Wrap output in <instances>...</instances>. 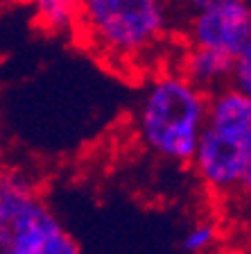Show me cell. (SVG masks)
Masks as SVG:
<instances>
[{
  "mask_svg": "<svg viewBox=\"0 0 251 254\" xmlns=\"http://www.w3.org/2000/svg\"><path fill=\"white\" fill-rule=\"evenodd\" d=\"M208 95L195 89L177 70L147 82L136 109V132L154 157L190 164L206 127Z\"/></svg>",
  "mask_w": 251,
  "mask_h": 254,
  "instance_id": "cell-1",
  "label": "cell"
},
{
  "mask_svg": "<svg viewBox=\"0 0 251 254\" xmlns=\"http://www.w3.org/2000/svg\"><path fill=\"white\" fill-rule=\"evenodd\" d=\"M170 18V0H77L75 34L111 66H125L161 46Z\"/></svg>",
  "mask_w": 251,
  "mask_h": 254,
  "instance_id": "cell-2",
  "label": "cell"
},
{
  "mask_svg": "<svg viewBox=\"0 0 251 254\" xmlns=\"http://www.w3.org/2000/svg\"><path fill=\"white\" fill-rule=\"evenodd\" d=\"M249 154L251 141L204 127L190 166H193L197 180L210 193L224 195V193H233L242 186Z\"/></svg>",
  "mask_w": 251,
  "mask_h": 254,
  "instance_id": "cell-3",
  "label": "cell"
},
{
  "mask_svg": "<svg viewBox=\"0 0 251 254\" xmlns=\"http://www.w3.org/2000/svg\"><path fill=\"white\" fill-rule=\"evenodd\" d=\"M186 41L236 59L251 41V2L222 0L186 21Z\"/></svg>",
  "mask_w": 251,
  "mask_h": 254,
  "instance_id": "cell-4",
  "label": "cell"
},
{
  "mask_svg": "<svg viewBox=\"0 0 251 254\" xmlns=\"http://www.w3.org/2000/svg\"><path fill=\"white\" fill-rule=\"evenodd\" d=\"M48 209L37 180L21 168H0V254Z\"/></svg>",
  "mask_w": 251,
  "mask_h": 254,
  "instance_id": "cell-5",
  "label": "cell"
},
{
  "mask_svg": "<svg viewBox=\"0 0 251 254\" xmlns=\"http://www.w3.org/2000/svg\"><path fill=\"white\" fill-rule=\"evenodd\" d=\"M2 254H82V250L48 206Z\"/></svg>",
  "mask_w": 251,
  "mask_h": 254,
  "instance_id": "cell-6",
  "label": "cell"
},
{
  "mask_svg": "<svg viewBox=\"0 0 251 254\" xmlns=\"http://www.w3.org/2000/svg\"><path fill=\"white\" fill-rule=\"evenodd\" d=\"M177 73H181L195 89L210 95L231 84L233 57L215 53V50H206V48L188 46L186 53L181 55V64H179Z\"/></svg>",
  "mask_w": 251,
  "mask_h": 254,
  "instance_id": "cell-7",
  "label": "cell"
},
{
  "mask_svg": "<svg viewBox=\"0 0 251 254\" xmlns=\"http://www.w3.org/2000/svg\"><path fill=\"white\" fill-rule=\"evenodd\" d=\"M206 127L251 141V98L231 84L210 93Z\"/></svg>",
  "mask_w": 251,
  "mask_h": 254,
  "instance_id": "cell-8",
  "label": "cell"
},
{
  "mask_svg": "<svg viewBox=\"0 0 251 254\" xmlns=\"http://www.w3.org/2000/svg\"><path fill=\"white\" fill-rule=\"evenodd\" d=\"M30 2L37 23L50 34L75 32L77 21V2L75 0H25Z\"/></svg>",
  "mask_w": 251,
  "mask_h": 254,
  "instance_id": "cell-9",
  "label": "cell"
},
{
  "mask_svg": "<svg viewBox=\"0 0 251 254\" xmlns=\"http://www.w3.org/2000/svg\"><path fill=\"white\" fill-rule=\"evenodd\" d=\"M217 238H220V229L215 227L213 222L199 220L183 232L181 250L186 254H206L208 250L215 248Z\"/></svg>",
  "mask_w": 251,
  "mask_h": 254,
  "instance_id": "cell-10",
  "label": "cell"
},
{
  "mask_svg": "<svg viewBox=\"0 0 251 254\" xmlns=\"http://www.w3.org/2000/svg\"><path fill=\"white\" fill-rule=\"evenodd\" d=\"M231 86L240 93L251 98V41L249 46L233 59V75H231Z\"/></svg>",
  "mask_w": 251,
  "mask_h": 254,
  "instance_id": "cell-11",
  "label": "cell"
},
{
  "mask_svg": "<svg viewBox=\"0 0 251 254\" xmlns=\"http://www.w3.org/2000/svg\"><path fill=\"white\" fill-rule=\"evenodd\" d=\"M217 2H222V0H170V9L183 11L186 21H188L190 16L201 14V11H206V9H210V7H215Z\"/></svg>",
  "mask_w": 251,
  "mask_h": 254,
  "instance_id": "cell-12",
  "label": "cell"
},
{
  "mask_svg": "<svg viewBox=\"0 0 251 254\" xmlns=\"http://www.w3.org/2000/svg\"><path fill=\"white\" fill-rule=\"evenodd\" d=\"M242 190L247 195H251V154H249V164H247V170H245V180H242Z\"/></svg>",
  "mask_w": 251,
  "mask_h": 254,
  "instance_id": "cell-13",
  "label": "cell"
},
{
  "mask_svg": "<svg viewBox=\"0 0 251 254\" xmlns=\"http://www.w3.org/2000/svg\"><path fill=\"white\" fill-rule=\"evenodd\" d=\"M18 2H23V0H0V11H2V9H9V7L18 5Z\"/></svg>",
  "mask_w": 251,
  "mask_h": 254,
  "instance_id": "cell-14",
  "label": "cell"
},
{
  "mask_svg": "<svg viewBox=\"0 0 251 254\" xmlns=\"http://www.w3.org/2000/svg\"><path fill=\"white\" fill-rule=\"evenodd\" d=\"M0 154H2V143H0Z\"/></svg>",
  "mask_w": 251,
  "mask_h": 254,
  "instance_id": "cell-15",
  "label": "cell"
},
{
  "mask_svg": "<svg viewBox=\"0 0 251 254\" xmlns=\"http://www.w3.org/2000/svg\"><path fill=\"white\" fill-rule=\"evenodd\" d=\"M75 2H77V0H75Z\"/></svg>",
  "mask_w": 251,
  "mask_h": 254,
  "instance_id": "cell-16",
  "label": "cell"
}]
</instances>
